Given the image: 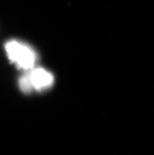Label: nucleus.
I'll use <instances>...</instances> for the list:
<instances>
[{"instance_id":"1","label":"nucleus","mask_w":154,"mask_h":155,"mask_svg":"<svg viewBox=\"0 0 154 155\" xmlns=\"http://www.w3.org/2000/svg\"><path fill=\"white\" fill-rule=\"evenodd\" d=\"M8 58L19 68L26 70L33 69L36 61V54L29 46L17 40H11L6 44Z\"/></svg>"},{"instance_id":"2","label":"nucleus","mask_w":154,"mask_h":155,"mask_svg":"<svg viewBox=\"0 0 154 155\" xmlns=\"http://www.w3.org/2000/svg\"><path fill=\"white\" fill-rule=\"evenodd\" d=\"M29 73L23 75L19 80V86L25 93L32 89L43 91L49 88L54 84V77L50 72L42 68L30 69Z\"/></svg>"}]
</instances>
